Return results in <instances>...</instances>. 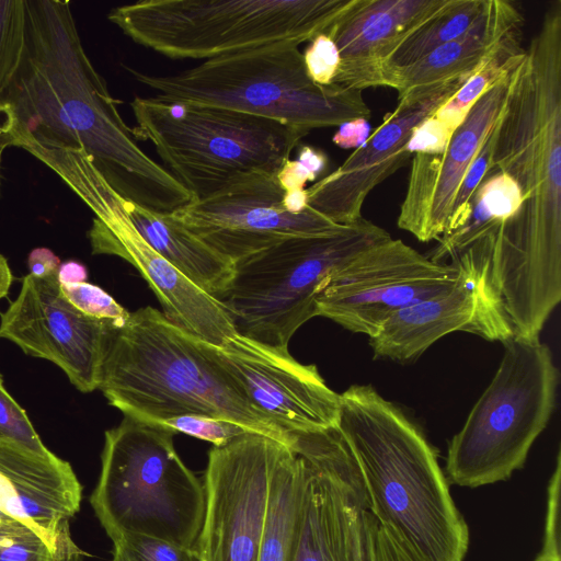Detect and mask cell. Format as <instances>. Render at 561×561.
<instances>
[{
	"label": "cell",
	"instance_id": "obj_46",
	"mask_svg": "<svg viewBox=\"0 0 561 561\" xmlns=\"http://www.w3.org/2000/svg\"><path fill=\"white\" fill-rule=\"evenodd\" d=\"M1 157H0V171H1ZM0 183H1V176H0Z\"/></svg>",
	"mask_w": 561,
	"mask_h": 561
},
{
	"label": "cell",
	"instance_id": "obj_1",
	"mask_svg": "<svg viewBox=\"0 0 561 561\" xmlns=\"http://www.w3.org/2000/svg\"><path fill=\"white\" fill-rule=\"evenodd\" d=\"M491 169L518 185V211L491 234L490 282L515 336L536 340L561 299V0L510 75Z\"/></svg>",
	"mask_w": 561,
	"mask_h": 561
},
{
	"label": "cell",
	"instance_id": "obj_25",
	"mask_svg": "<svg viewBox=\"0 0 561 561\" xmlns=\"http://www.w3.org/2000/svg\"><path fill=\"white\" fill-rule=\"evenodd\" d=\"M305 461L285 447L277 462L268 497L257 561H294L304 495Z\"/></svg>",
	"mask_w": 561,
	"mask_h": 561
},
{
	"label": "cell",
	"instance_id": "obj_39",
	"mask_svg": "<svg viewBox=\"0 0 561 561\" xmlns=\"http://www.w3.org/2000/svg\"><path fill=\"white\" fill-rule=\"evenodd\" d=\"M453 131L436 116L432 115L422 121L412 130L407 150L415 153L437 154L445 151Z\"/></svg>",
	"mask_w": 561,
	"mask_h": 561
},
{
	"label": "cell",
	"instance_id": "obj_11",
	"mask_svg": "<svg viewBox=\"0 0 561 561\" xmlns=\"http://www.w3.org/2000/svg\"><path fill=\"white\" fill-rule=\"evenodd\" d=\"M36 159L94 214L88 232L93 254L116 255L130 263L157 296L163 314L186 332L216 346L236 333L221 302L186 278L141 237L126 213L123 197L83 150L47 146L37 151Z\"/></svg>",
	"mask_w": 561,
	"mask_h": 561
},
{
	"label": "cell",
	"instance_id": "obj_36",
	"mask_svg": "<svg viewBox=\"0 0 561 561\" xmlns=\"http://www.w3.org/2000/svg\"><path fill=\"white\" fill-rule=\"evenodd\" d=\"M328 156L320 149L302 145L296 159H288L276 173V180L285 194L302 192L328 167Z\"/></svg>",
	"mask_w": 561,
	"mask_h": 561
},
{
	"label": "cell",
	"instance_id": "obj_9",
	"mask_svg": "<svg viewBox=\"0 0 561 561\" xmlns=\"http://www.w3.org/2000/svg\"><path fill=\"white\" fill-rule=\"evenodd\" d=\"M502 344L491 382L449 440V484L472 489L508 480L554 411L559 373L549 346L516 336Z\"/></svg>",
	"mask_w": 561,
	"mask_h": 561
},
{
	"label": "cell",
	"instance_id": "obj_44",
	"mask_svg": "<svg viewBox=\"0 0 561 561\" xmlns=\"http://www.w3.org/2000/svg\"><path fill=\"white\" fill-rule=\"evenodd\" d=\"M57 277L59 284L83 283L87 280L88 271L82 263L70 260L60 263Z\"/></svg>",
	"mask_w": 561,
	"mask_h": 561
},
{
	"label": "cell",
	"instance_id": "obj_43",
	"mask_svg": "<svg viewBox=\"0 0 561 561\" xmlns=\"http://www.w3.org/2000/svg\"><path fill=\"white\" fill-rule=\"evenodd\" d=\"M83 556L71 537L69 524L65 525L58 535L53 561H83Z\"/></svg>",
	"mask_w": 561,
	"mask_h": 561
},
{
	"label": "cell",
	"instance_id": "obj_5",
	"mask_svg": "<svg viewBox=\"0 0 561 561\" xmlns=\"http://www.w3.org/2000/svg\"><path fill=\"white\" fill-rule=\"evenodd\" d=\"M125 68L159 100L225 107L309 131L368 119L371 113L363 91L314 83L293 42L210 58L173 75Z\"/></svg>",
	"mask_w": 561,
	"mask_h": 561
},
{
	"label": "cell",
	"instance_id": "obj_45",
	"mask_svg": "<svg viewBox=\"0 0 561 561\" xmlns=\"http://www.w3.org/2000/svg\"><path fill=\"white\" fill-rule=\"evenodd\" d=\"M13 275L8 260L0 253V299L5 297L10 290Z\"/></svg>",
	"mask_w": 561,
	"mask_h": 561
},
{
	"label": "cell",
	"instance_id": "obj_30",
	"mask_svg": "<svg viewBox=\"0 0 561 561\" xmlns=\"http://www.w3.org/2000/svg\"><path fill=\"white\" fill-rule=\"evenodd\" d=\"M111 561H202L195 547H182L142 535H123L112 540Z\"/></svg>",
	"mask_w": 561,
	"mask_h": 561
},
{
	"label": "cell",
	"instance_id": "obj_23",
	"mask_svg": "<svg viewBox=\"0 0 561 561\" xmlns=\"http://www.w3.org/2000/svg\"><path fill=\"white\" fill-rule=\"evenodd\" d=\"M523 14L514 2L488 0L465 34L416 62L391 71L382 87L397 90L400 96L415 88L469 78L505 39L523 32Z\"/></svg>",
	"mask_w": 561,
	"mask_h": 561
},
{
	"label": "cell",
	"instance_id": "obj_20",
	"mask_svg": "<svg viewBox=\"0 0 561 561\" xmlns=\"http://www.w3.org/2000/svg\"><path fill=\"white\" fill-rule=\"evenodd\" d=\"M510 75L473 104L454 130L444 152L412 156L398 227L419 241L438 240L447 231L460 182L492 134L504 107Z\"/></svg>",
	"mask_w": 561,
	"mask_h": 561
},
{
	"label": "cell",
	"instance_id": "obj_24",
	"mask_svg": "<svg viewBox=\"0 0 561 561\" xmlns=\"http://www.w3.org/2000/svg\"><path fill=\"white\" fill-rule=\"evenodd\" d=\"M131 222L147 243L186 278L215 298L229 285L233 263L182 226L172 214L149 210L123 198Z\"/></svg>",
	"mask_w": 561,
	"mask_h": 561
},
{
	"label": "cell",
	"instance_id": "obj_2",
	"mask_svg": "<svg viewBox=\"0 0 561 561\" xmlns=\"http://www.w3.org/2000/svg\"><path fill=\"white\" fill-rule=\"evenodd\" d=\"M24 2L22 58L0 95V157L31 141L81 149L114 191L141 207L174 214L195 202L139 147L82 46L70 2Z\"/></svg>",
	"mask_w": 561,
	"mask_h": 561
},
{
	"label": "cell",
	"instance_id": "obj_32",
	"mask_svg": "<svg viewBox=\"0 0 561 561\" xmlns=\"http://www.w3.org/2000/svg\"><path fill=\"white\" fill-rule=\"evenodd\" d=\"M65 298L85 316L113 322L122 327L129 313L111 295L101 287L83 282L60 284Z\"/></svg>",
	"mask_w": 561,
	"mask_h": 561
},
{
	"label": "cell",
	"instance_id": "obj_22",
	"mask_svg": "<svg viewBox=\"0 0 561 561\" xmlns=\"http://www.w3.org/2000/svg\"><path fill=\"white\" fill-rule=\"evenodd\" d=\"M0 473L16 496L15 519L35 530L51 552L62 527L80 510L82 485L69 462L0 438Z\"/></svg>",
	"mask_w": 561,
	"mask_h": 561
},
{
	"label": "cell",
	"instance_id": "obj_40",
	"mask_svg": "<svg viewBox=\"0 0 561 561\" xmlns=\"http://www.w3.org/2000/svg\"><path fill=\"white\" fill-rule=\"evenodd\" d=\"M378 561H421L390 529L380 526L377 535Z\"/></svg>",
	"mask_w": 561,
	"mask_h": 561
},
{
	"label": "cell",
	"instance_id": "obj_13",
	"mask_svg": "<svg viewBox=\"0 0 561 561\" xmlns=\"http://www.w3.org/2000/svg\"><path fill=\"white\" fill-rule=\"evenodd\" d=\"M460 274L456 265L434 262L389 238L359 252L324 280L316 314L371 337L393 313L451 288Z\"/></svg>",
	"mask_w": 561,
	"mask_h": 561
},
{
	"label": "cell",
	"instance_id": "obj_33",
	"mask_svg": "<svg viewBox=\"0 0 561 561\" xmlns=\"http://www.w3.org/2000/svg\"><path fill=\"white\" fill-rule=\"evenodd\" d=\"M158 425H162L174 433H183L206 440L211 443L214 447L224 446L242 434L250 432L237 423L197 414L168 419Z\"/></svg>",
	"mask_w": 561,
	"mask_h": 561
},
{
	"label": "cell",
	"instance_id": "obj_37",
	"mask_svg": "<svg viewBox=\"0 0 561 561\" xmlns=\"http://www.w3.org/2000/svg\"><path fill=\"white\" fill-rule=\"evenodd\" d=\"M561 450L558 449L556 466L547 488V505L541 549L534 561H561Z\"/></svg>",
	"mask_w": 561,
	"mask_h": 561
},
{
	"label": "cell",
	"instance_id": "obj_14",
	"mask_svg": "<svg viewBox=\"0 0 561 561\" xmlns=\"http://www.w3.org/2000/svg\"><path fill=\"white\" fill-rule=\"evenodd\" d=\"M285 447L247 432L210 448L203 481L205 515L195 545L202 561H257L270 489Z\"/></svg>",
	"mask_w": 561,
	"mask_h": 561
},
{
	"label": "cell",
	"instance_id": "obj_35",
	"mask_svg": "<svg viewBox=\"0 0 561 561\" xmlns=\"http://www.w3.org/2000/svg\"><path fill=\"white\" fill-rule=\"evenodd\" d=\"M492 148L493 131L470 164L463 179L460 182L456 193L447 231L443 236L458 230L467 220L470 214L472 196L491 169Z\"/></svg>",
	"mask_w": 561,
	"mask_h": 561
},
{
	"label": "cell",
	"instance_id": "obj_29",
	"mask_svg": "<svg viewBox=\"0 0 561 561\" xmlns=\"http://www.w3.org/2000/svg\"><path fill=\"white\" fill-rule=\"evenodd\" d=\"M25 23L24 0H0V95L20 65Z\"/></svg>",
	"mask_w": 561,
	"mask_h": 561
},
{
	"label": "cell",
	"instance_id": "obj_27",
	"mask_svg": "<svg viewBox=\"0 0 561 561\" xmlns=\"http://www.w3.org/2000/svg\"><path fill=\"white\" fill-rule=\"evenodd\" d=\"M488 0H449L448 3L411 31L382 61L377 87L393 70L407 67L439 46L465 34L483 12Z\"/></svg>",
	"mask_w": 561,
	"mask_h": 561
},
{
	"label": "cell",
	"instance_id": "obj_38",
	"mask_svg": "<svg viewBox=\"0 0 561 561\" xmlns=\"http://www.w3.org/2000/svg\"><path fill=\"white\" fill-rule=\"evenodd\" d=\"M310 79L320 85H331L339 71L341 57L335 43L322 33L313 37L302 53Z\"/></svg>",
	"mask_w": 561,
	"mask_h": 561
},
{
	"label": "cell",
	"instance_id": "obj_6",
	"mask_svg": "<svg viewBox=\"0 0 561 561\" xmlns=\"http://www.w3.org/2000/svg\"><path fill=\"white\" fill-rule=\"evenodd\" d=\"M138 139L149 140L195 201L253 175L276 174L309 130L225 107L135 96Z\"/></svg>",
	"mask_w": 561,
	"mask_h": 561
},
{
	"label": "cell",
	"instance_id": "obj_15",
	"mask_svg": "<svg viewBox=\"0 0 561 561\" xmlns=\"http://www.w3.org/2000/svg\"><path fill=\"white\" fill-rule=\"evenodd\" d=\"M58 272V271H57ZM57 272L26 275L0 313V337L57 365L81 392L99 389L113 322L85 316L62 295Z\"/></svg>",
	"mask_w": 561,
	"mask_h": 561
},
{
	"label": "cell",
	"instance_id": "obj_3",
	"mask_svg": "<svg viewBox=\"0 0 561 561\" xmlns=\"http://www.w3.org/2000/svg\"><path fill=\"white\" fill-rule=\"evenodd\" d=\"M335 427L359 469L378 524L421 561H465L469 528L437 449L421 427L370 385H353L340 394Z\"/></svg>",
	"mask_w": 561,
	"mask_h": 561
},
{
	"label": "cell",
	"instance_id": "obj_34",
	"mask_svg": "<svg viewBox=\"0 0 561 561\" xmlns=\"http://www.w3.org/2000/svg\"><path fill=\"white\" fill-rule=\"evenodd\" d=\"M0 438L20 444L35 453H50L42 443L26 412L4 388L0 375Z\"/></svg>",
	"mask_w": 561,
	"mask_h": 561
},
{
	"label": "cell",
	"instance_id": "obj_7",
	"mask_svg": "<svg viewBox=\"0 0 561 561\" xmlns=\"http://www.w3.org/2000/svg\"><path fill=\"white\" fill-rule=\"evenodd\" d=\"M174 434L129 416L105 432L90 503L111 540L142 535L195 547L204 522L205 490L178 455Z\"/></svg>",
	"mask_w": 561,
	"mask_h": 561
},
{
	"label": "cell",
	"instance_id": "obj_18",
	"mask_svg": "<svg viewBox=\"0 0 561 561\" xmlns=\"http://www.w3.org/2000/svg\"><path fill=\"white\" fill-rule=\"evenodd\" d=\"M217 352L238 379L252 407L286 433L300 434L335 427L340 394L314 365H304L279 351L239 333Z\"/></svg>",
	"mask_w": 561,
	"mask_h": 561
},
{
	"label": "cell",
	"instance_id": "obj_47",
	"mask_svg": "<svg viewBox=\"0 0 561 561\" xmlns=\"http://www.w3.org/2000/svg\"><path fill=\"white\" fill-rule=\"evenodd\" d=\"M3 515H4V513L0 511V518H1Z\"/></svg>",
	"mask_w": 561,
	"mask_h": 561
},
{
	"label": "cell",
	"instance_id": "obj_17",
	"mask_svg": "<svg viewBox=\"0 0 561 561\" xmlns=\"http://www.w3.org/2000/svg\"><path fill=\"white\" fill-rule=\"evenodd\" d=\"M468 78L415 88L400 96L366 142L307 191V206L339 225L359 220L366 197L411 157L412 130L435 114Z\"/></svg>",
	"mask_w": 561,
	"mask_h": 561
},
{
	"label": "cell",
	"instance_id": "obj_8",
	"mask_svg": "<svg viewBox=\"0 0 561 561\" xmlns=\"http://www.w3.org/2000/svg\"><path fill=\"white\" fill-rule=\"evenodd\" d=\"M354 0H141L107 19L136 44L172 59H210L282 42L302 44Z\"/></svg>",
	"mask_w": 561,
	"mask_h": 561
},
{
	"label": "cell",
	"instance_id": "obj_42",
	"mask_svg": "<svg viewBox=\"0 0 561 561\" xmlns=\"http://www.w3.org/2000/svg\"><path fill=\"white\" fill-rule=\"evenodd\" d=\"M60 263L59 257L47 248L33 249L27 257L30 274L34 276H45L57 272Z\"/></svg>",
	"mask_w": 561,
	"mask_h": 561
},
{
	"label": "cell",
	"instance_id": "obj_31",
	"mask_svg": "<svg viewBox=\"0 0 561 561\" xmlns=\"http://www.w3.org/2000/svg\"><path fill=\"white\" fill-rule=\"evenodd\" d=\"M0 561H53V552L35 530L4 514L0 518Z\"/></svg>",
	"mask_w": 561,
	"mask_h": 561
},
{
	"label": "cell",
	"instance_id": "obj_41",
	"mask_svg": "<svg viewBox=\"0 0 561 561\" xmlns=\"http://www.w3.org/2000/svg\"><path fill=\"white\" fill-rule=\"evenodd\" d=\"M368 119L357 118L343 123L333 135L332 141L343 149H357L369 138Z\"/></svg>",
	"mask_w": 561,
	"mask_h": 561
},
{
	"label": "cell",
	"instance_id": "obj_21",
	"mask_svg": "<svg viewBox=\"0 0 561 561\" xmlns=\"http://www.w3.org/2000/svg\"><path fill=\"white\" fill-rule=\"evenodd\" d=\"M449 0H354L327 31L341 64L332 84L363 91L377 87L382 61L415 27Z\"/></svg>",
	"mask_w": 561,
	"mask_h": 561
},
{
	"label": "cell",
	"instance_id": "obj_19",
	"mask_svg": "<svg viewBox=\"0 0 561 561\" xmlns=\"http://www.w3.org/2000/svg\"><path fill=\"white\" fill-rule=\"evenodd\" d=\"M457 267L461 274L451 288L400 309L369 337L374 358L411 363L458 331L501 343L514 336L489 277L469 265Z\"/></svg>",
	"mask_w": 561,
	"mask_h": 561
},
{
	"label": "cell",
	"instance_id": "obj_26",
	"mask_svg": "<svg viewBox=\"0 0 561 561\" xmlns=\"http://www.w3.org/2000/svg\"><path fill=\"white\" fill-rule=\"evenodd\" d=\"M520 205L522 194L515 181L501 171L490 169L472 196L470 214L465 224L439 238L438 244L427 256L437 263L449 262L511 219Z\"/></svg>",
	"mask_w": 561,
	"mask_h": 561
},
{
	"label": "cell",
	"instance_id": "obj_10",
	"mask_svg": "<svg viewBox=\"0 0 561 561\" xmlns=\"http://www.w3.org/2000/svg\"><path fill=\"white\" fill-rule=\"evenodd\" d=\"M391 238L362 217L335 233L284 240L233 264L227 288L216 297L237 333L288 351L295 332L316 314L324 280L367 248Z\"/></svg>",
	"mask_w": 561,
	"mask_h": 561
},
{
	"label": "cell",
	"instance_id": "obj_16",
	"mask_svg": "<svg viewBox=\"0 0 561 561\" xmlns=\"http://www.w3.org/2000/svg\"><path fill=\"white\" fill-rule=\"evenodd\" d=\"M276 174L247 178L172 214L190 232L233 264L284 240L325 236L339 225L307 208L290 213Z\"/></svg>",
	"mask_w": 561,
	"mask_h": 561
},
{
	"label": "cell",
	"instance_id": "obj_4",
	"mask_svg": "<svg viewBox=\"0 0 561 561\" xmlns=\"http://www.w3.org/2000/svg\"><path fill=\"white\" fill-rule=\"evenodd\" d=\"M99 389L125 416L160 422L190 414L239 424L293 447L286 433L249 402L217 346L145 307L115 328Z\"/></svg>",
	"mask_w": 561,
	"mask_h": 561
},
{
	"label": "cell",
	"instance_id": "obj_28",
	"mask_svg": "<svg viewBox=\"0 0 561 561\" xmlns=\"http://www.w3.org/2000/svg\"><path fill=\"white\" fill-rule=\"evenodd\" d=\"M523 32L505 39L434 114L453 133L473 104L496 82L507 76L522 59Z\"/></svg>",
	"mask_w": 561,
	"mask_h": 561
},
{
	"label": "cell",
	"instance_id": "obj_12",
	"mask_svg": "<svg viewBox=\"0 0 561 561\" xmlns=\"http://www.w3.org/2000/svg\"><path fill=\"white\" fill-rule=\"evenodd\" d=\"M305 461L300 528L294 561H378L379 524L336 427L294 434Z\"/></svg>",
	"mask_w": 561,
	"mask_h": 561
}]
</instances>
